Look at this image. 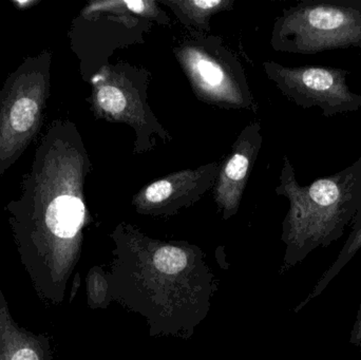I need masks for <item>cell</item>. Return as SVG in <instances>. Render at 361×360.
I'll list each match as a JSON object with an SVG mask.
<instances>
[{"mask_svg": "<svg viewBox=\"0 0 361 360\" xmlns=\"http://www.w3.org/2000/svg\"><path fill=\"white\" fill-rule=\"evenodd\" d=\"M280 196L290 201L283 224L286 244L284 268L303 261L309 254L326 249L345 234L361 207V158L351 166L307 186L299 185L294 168L284 159Z\"/></svg>", "mask_w": 361, "mask_h": 360, "instance_id": "obj_1", "label": "cell"}, {"mask_svg": "<svg viewBox=\"0 0 361 360\" xmlns=\"http://www.w3.org/2000/svg\"><path fill=\"white\" fill-rule=\"evenodd\" d=\"M273 44L299 54L361 48V0H305L288 8L276 23Z\"/></svg>", "mask_w": 361, "mask_h": 360, "instance_id": "obj_2", "label": "cell"}, {"mask_svg": "<svg viewBox=\"0 0 361 360\" xmlns=\"http://www.w3.org/2000/svg\"><path fill=\"white\" fill-rule=\"evenodd\" d=\"M48 76L42 68H21L0 97V166H8L27 147L42 120Z\"/></svg>", "mask_w": 361, "mask_h": 360, "instance_id": "obj_3", "label": "cell"}, {"mask_svg": "<svg viewBox=\"0 0 361 360\" xmlns=\"http://www.w3.org/2000/svg\"><path fill=\"white\" fill-rule=\"evenodd\" d=\"M267 69L282 92L305 109L319 107L326 118L360 109L361 93L350 89L347 70L324 66L288 68L274 63H267Z\"/></svg>", "mask_w": 361, "mask_h": 360, "instance_id": "obj_4", "label": "cell"}, {"mask_svg": "<svg viewBox=\"0 0 361 360\" xmlns=\"http://www.w3.org/2000/svg\"><path fill=\"white\" fill-rule=\"evenodd\" d=\"M185 63L197 89L216 101H237L231 78L212 57L199 51H187Z\"/></svg>", "mask_w": 361, "mask_h": 360, "instance_id": "obj_5", "label": "cell"}, {"mask_svg": "<svg viewBox=\"0 0 361 360\" xmlns=\"http://www.w3.org/2000/svg\"><path fill=\"white\" fill-rule=\"evenodd\" d=\"M250 156L252 150L248 146L241 147L229 159L223 169L216 190V198L227 211H233L238 206L250 169Z\"/></svg>", "mask_w": 361, "mask_h": 360, "instance_id": "obj_6", "label": "cell"}, {"mask_svg": "<svg viewBox=\"0 0 361 360\" xmlns=\"http://www.w3.org/2000/svg\"><path fill=\"white\" fill-rule=\"evenodd\" d=\"M352 230L348 237L347 241L343 244V249L339 252L336 260L333 262L332 266L322 275L315 287L310 292L309 295L296 306L295 312L298 313L312 300L317 298L324 293V290L329 287L331 281L341 272L343 268L355 257L356 254L361 249V207L356 213L355 217L352 220Z\"/></svg>", "mask_w": 361, "mask_h": 360, "instance_id": "obj_7", "label": "cell"}, {"mask_svg": "<svg viewBox=\"0 0 361 360\" xmlns=\"http://www.w3.org/2000/svg\"><path fill=\"white\" fill-rule=\"evenodd\" d=\"M191 178H193L191 177V173H182L152 184L141 194L142 204L150 206L163 204L169 199L173 198L175 196L173 194L177 192V188L187 183Z\"/></svg>", "mask_w": 361, "mask_h": 360, "instance_id": "obj_8", "label": "cell"}, {"mask_svg": "<svg viewBox=\"0 0 361 360\" xmlns=\"http://www.w3.org/2000/svg\"><path fill=\"white\" fill-rule=\"evenodd\" d=\"M154 263L163 274L178 275L187 268L188 256L180 247L165 245L154 253Z\"/></svg>", "mask_w": 361, "mask_h": 360, "instance_id": "obj_9", "label": "cell"}, {"mask_svg": "<svg viewBox=\"0 0 361 360\" xmlns=\"http://www.w3.org/2000/svg\"><path fill=\"white\" fill-rule=\"evenodd\" d=\"M97 106L114 118L122 116L127 107V99L120 88L111 85L99 87L97 93Z\"/></svg>", "mask_w": 361, "mask_h": 360, "instance_id": "obj_10", "label": "cell"}, {"mask_svg": "<svg viewBox=\"0 0 361 360\" xmlns=\"http://www.w3.org/2000/svg\"><path fill=\"white\" fill-rule=\"evenodd\" d=\"M180 6L182 12L197 23H204L206 17L218 10H222L228 2L218 1V0H193V1L173 2Z\"/></svg>", "mask_w": 361, "mask_h": 360, "instance_id": "obj_11", "label": "cell"}, {"mask_svg": "<svg viewBox=\"0 0 361 360\" xmlns=\"http://www.w3.org/2000/svg\"><path fill=\"white\" fill-rule=\"evenodd\" d=\"M97 291H99V297L102 302L104 300L106 294V283L99 275H93L90 278V297L95 300L97 297Z\"/></svg>", "mask_w": 361, "mask_h": 360, "instance_id": "obj_12", "label": "cell"}, {"mask_svg": "<svg viewBox=\"0 0 361 360\" xmlns=\"http://www.w3.org/2000/svg\"><path fill=\"white\" fill-rule=\"evenodd\" d=\"M350 344L361 350V304L350 335Z\"/></svg>", "mask_w": 361, "mask_h": 360, "instance_id": "obj_13", "label": "cell"}, {"mask_svg": "<svg viewBox=\"0 0 361 360\" xmlns=\"http://www.w3.org/2000/svg\"><path fill=\"white\" fill-rule=\"evenodd\" d=\"M11 360H39L35 351L31 349H20L14 353Z\"/></svg>", "mask_w": 361, "mask_h": 360, "instance_id": "obj_14", "label": "cell"}]
</instances>
